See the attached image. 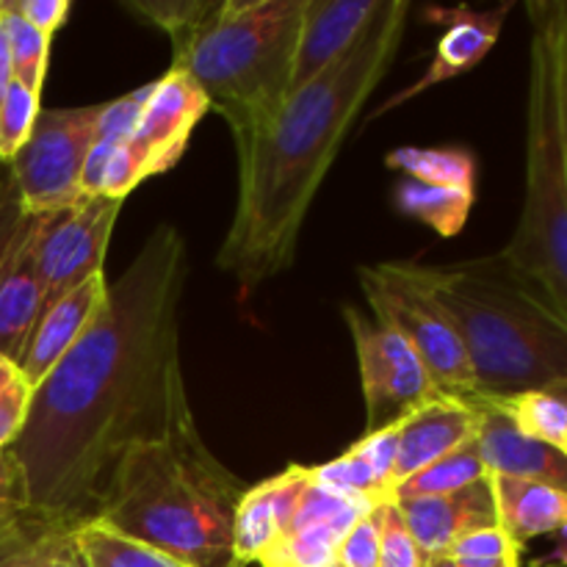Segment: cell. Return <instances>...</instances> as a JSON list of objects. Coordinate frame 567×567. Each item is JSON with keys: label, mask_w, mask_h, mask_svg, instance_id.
<instances>
[{"label": "cell", "mask_w": 567, "mask_h": 567, "mask_svg": "<svg viewBox=\"0 0 567 567\" xmlns=\"http://www.w3.org/2000/svg\"><path fill=\"white\" fill-rule=\"evenodd\" d=\"M476 188L435 186L404 177L396 186V205L413 219L424 221L441 236H457L474 208Z\"/></svg>", "instance_id": "24"}, {"label": "cell", "mask_w": 567, "mask_h": 567, "mask_svg": "<svg viewBox=\"0 0 567 567\" xmlns=\"http://www.w3.org/2000/svg\"><path fill=\"white\" fill-rule=\"evenodd\" d=\"M150 89H153V83H144V86H138L136 92L125 94V97L103 103V114H100L97 127H94L92 144H89V153H86V164H83V175H81L83 197H97L100 194L105 169H109L116 150L131 138L133 127H136L138 122V114H142L144 103H147L150 97Z\"/></svg>", "instance_id": "22"}, {"label": "cell", "mask_w": 567, "mask_h": 567, "mask_svg": "<svg viewBox=\"0 0 567 567\" xmlns=\"http://www.w3.org/2000/svg\"><path fill=\"white\" fill-rule=\"evenodd\" d=\"M548 33L554 50V78H557L559 133H563L565 166H567V0H543Z\"/></svg>", "instance_id": "34"}, {"label": "cell", "mask_w": 567, "mask_h": 567, "mask_svg": "<svg viewBox=\"0 0 567 567\" xmlns=\"http://www.w3.org/2000/svg\"><path fill=\"white\" fill-rule=\"evenodd\" d=\"M14 380H20V371H17V365L11 363V360L0 358V393H3Z\"/></svg>", "instance_id": "43"}, {"label": "cell", "mask_w": 567, "mask_h": 567, "mask_svg": "<svg viewBox=\"0 0 567 567\" xmlns=\"http://www.w3.org/2000/svg\"><path fill=\"white\" fill-rule=\"evenodd\" d=\"M103 103L39 111L31 136L9 161L22 205L31 216L81 203V175Z\"/></svg>", "instance_id": "9"}, {"label": "cell", "mask_w": 567, "mask_h": 567, "mask_svg": "<svg viewBox=\"0 0 567 567\" xmlns=\"http://www.w3.org/2000/svg\"><path fill=\"white\" fill-rule=\"evenodd\" d=\"M360 365V385L365 399V435L388 430L408 419L413 410L443 396L415 349L354 305L343 308Z\"/></svg>", "instance_id": "10"}, {"label": "cell", "mask_w": 567, "mask_h": 567, "mask_svg": "<svg viewBox=\"0 0 567 567\" xmlns=\"http://www.w3.org/2000/svg\"><path fill=\"white\" fill-rule=\"evenodd\" d=\"M308 480L324 491L338 493V496L360 498V502L369 504L396 502V491L391 487V482L371 465V460L365 457L358 443L330 463L308 465Z\"/></svg>", "instance_id": "25"}, {"label": "cell", "mask_w": 567, "mask_h": 567, "mask_svg": "<svg viewBox=\"0 0 567 567\" xmlns=\"http://www.w3.org/2000/svg\"><path fill=\"white\" fill-rule=\"evenodd\" d=\"M513 421L520 435L557 449L567 457V399L557 391H526L513 396H480Z\"/></svg>", "instance_id": "23"}, {"label": "cell", "mask_w": 567, "mask_h": 567, "mask_svg": "<svg viewBox=\"0 0 567 567\" xmlns=\"http://www.w3.org/2000/svg\"><path fill=\"white\" fill-rule=\"evenodd\" d=\"M31 225V214L25 210L9 164H0V266L17 247L25 227Z\"/></svg>", "instance_id": "36"}, {"label": "cell", "mask_w": 567, "mask_h": 567, "mask_svg": "<svg viewBox=\"0 0 567 567\" xmlns=\"http://www.w3.org/2000/svg\"><path fill=\"white\" fill-rule=\"evenodd\" d=\"M186 241L155 227L81 341L31 391L11 452L31 509L81 526L97 515L111 471L131 449L197 426L181 369Z\"/></svg>", "instance_id": "1"}, {"label": "cell", "mask_w": 567, "mask_h": 567, "mask_svg": "<svg viewBox=\"0 0 567 567\" xmlns=\"http://www.w3.org/2000/svg\"><path fill=\"white\" fill-rule=\"evenodd\" d=\"M382 0H308L299 28L291 89L305 86L336 64L371 25Z\"/></svg>", "instance_id": "17"}, {"label": "cell", "mask_w": 567, "mask_h": 567, "mask_svg": "<svg viewBox=\"0 0 567 567\" xmlns=\"http://www.w3.org/2000/svg\"><path fill=\"white\" fill-rule=\"evenodd\" d=\"M25 509H31L25 471H22L14 452H11V449H3V452H0V526L20 518Z\"/></svg>", "instance_id": "37"}, {"label": "cell", "mask_w": 567, "mask_h": 567, "mask_svg": "<svg viewBox=\"0 0 567 567\" xmlns=\"http://www.w3.org/2000/svg\"><path fill=\"white\" fill-rule=\"evenodd\" d=\"M308 465H288L282 474L247 487L233 520V546L238 565L260 563L288 535L302 493L308 491Z\"/></svg>", "instance_id": "16"}, {"label": "cell", "mask_w": 567, "mask_h": 567, "mask_svg": "<svg viewBox=\"0 0 567 567\" xmlns=\"http://www.w3.org/2000/svg\"><path fill=\"white\" fill-rule=\"evenodd\" d=\"M498 524L518 546L535 537H551L567 524V493L540 482L491 476Z\"/></svg>", "instance_id": "20"}, {"label": "cell", "mask_w": 567, "mask_h": 567, "mask_svg": "<svg viewBox=\"0 0 567 567\" xmlns=\"http://www.w3.org/2000/svg\"><path fill=\"white\" fill-rule=\"evenodd\" d=\"M551 391H557V393H563V396L567 399V385H559V388H551Z\"/></svg>", "instance_id": "45"}, {"label": "cell", "mask_w": 567, "mask_h": 567, "mask_svg": "<svg viewBox=\"0 0 567 567\" xmlns=\"http://www.w3.org/2000/svg\"><path fill=\"white\" fill-rule=\"evenodd\" d=\"M513 3H502L496 9L487 11H474V9H430V20H435V25H443L441 39L435 44V55H432L430 66L424 70V75L415 83H410L408 89H402L399 94H391L380 109L371 114V120L388 114V111L399 109L408 100L419 97L426 89H435L441 83L452 81V78L465 75V72L474 70L482 59L493 50V44L498 42V33H502L504 20H507Z\"/></svg>", "instance_id": "12"}, {"label": "cell", "mask_w": 567, "mask_h": 567, "mask_svg": "<svg viewBox=\"0 0 567 567\" xmlns=\"http://www.w3.org/2000/svg\"><path fill=\"white\" fill-rule=\"evenodd\" d=\"M33 221L0 266V358L17 365L28 336L44 310V288L33 260Z\"/></svg>", "instance_id": "19"}, {"label": "cell", "mask_w": 567, "mask_h": 567, "mask_svg": "<svg viewBox=\"0 0 567 567\" xmlns=\"http://www.w3.org/2000/svg\"><path fill=\"white\" fill-rule=\"evenodd\" d=\"M105 299H109V280L103 271V275L89 277L75 291L44 305L31 336H28L25 349L17 360V371L28 385L37 388L70 354V349L97 319Z\"/></svg>", "instance_id": "15"}, {"label": "cell", "mask_w": 567, "mask_h": 567, "mask_svg": "<svg viewBox=\"0 0 567 567\" xmlns=\"http://www.w3.org/2000/svg\"><path fill=\"white\" fill-rule=\"evenodd\" d=\"M426 567H457V565H454L452 559H446V557H443V559H435V563H430V565H426Z\"/></svg>", "instance_id": "44"}, {"label": "cell", "mask_w": 567, "mask_h": 567, "mask_svg": "<svg viewBox=\"0 0 567 567\" xmlns=\"http://www.w3.org/2000/svg\"><path fill=\"white\" fill-rule=\"evenodd\" d=\"M75 540L92 567H186L158 548L120 535L97 518L78 526Z\"/></svg>", "instance_id": "28"}, {"label": "cell", "mask_w": 567, "mask_h": 567, "mask_svg": "<svg viewBox=\"0 0 567 567\" xmlns=\"http://www.w3.org/2000/svg\"><path fill=\"white\" fill-rule=\"evenodd\" d=\"M39 100H42V94L31 92L20 81L9 86L3 103H0V164H9L20 153L22 144L28 142L39 111H42Z\"/></svg>", "instance_id": "32"}, {"label": "cell", "mask_w": 567, "mask_h": 567, "mask_svg": "<svg viewBox=\"0 0 567 567\" xmlns=\"http://www.w3.org/2000/svg\"><path fill=\"white\" fill-rule=\"evenodd\" d=\"M210 111L203 89L181 70L153 81L131 138L111 158L100 194L125 203L127 194L147 177L164 175L181 161L194 127Z\"/></svg>", "instance_id": "8"}, {"label": "cell", "mask_w": 567, "mask_h": 567, "mask_svg": "<svg viewBox=\"0 0 567 567\" xmlns=\"http://www.w3.org/2000/svg\"><path fill=\"white\" fill-rule=\"evenodd\" d=\"M358 277L371 316L396 330L415 349L443 396H480L463 338L415 275V264L360 266Z\"/></svg>", "instance_id": "7"}, {"label": "cell", "mask_w": 567, "mask_h": 567, "mask_svg": "<svg viewBox=\"0 0 567 567\" xmlns=\"http://www.w3.org/2000/svg\"><path fill=\"white\" fill-rule=\"evenodd\" d=\"M520 554L524 546H518L498 524L460 537L446 559L457 567H520Z\"/></svg>", "instance_id": "31"}, {"label": "cell", "mask_w": 567, "mask_h": 567, "mask_svg": "<svg viewBox=\"0 0 567 567\" xmlns=\"http://www.w3.org/2000/svg\"><path fill=\"white\" fill-rule=\"evenodd\" d=\"M380 567H426L424 554L419 551L413 535L408 532L396 502L385 504V509H382Z\"/></svg>", "instance_id": "35"}, {"label": "cell", "mask_w": 567, "mask_h": 567, "mask_svg": "<svg viewBox=\"0 0 567 567\" xmlns=\"http://www.w3.org/2000/svg\"><path fill=\"white\" fill-rule=\"evenodd\" d=\"M480 404L474 399L437 396L396 424V465L393 487L408 482L426 465L446 457L480 435Z\"/></svg>", "instance_id": "13"}, {"label": "cell", "mask_w": 567, "mask_h": 567, "mask_svg": "<svg viewBox=\"0 0 567 567\" xmlns=\"http://www.w3.org/2000/svg\"><path fill=\"white\" fill-rule=\"evenodd\" d=\"M53 567H92V565H89L86 554H83L81 546H78L75 532H72V537H70V540H66V546L61 548L59 559H55Z\"/></svg>", "instance_id": "42"}, {"label": "cell", "mask_w": 567, "mask_h": 567, "mask_svg": "<svg viewBox=\"0 0 567 567\" xmlns=\"http://www.w3.org/2000/svg\"><path fill=\"white\" fill-rule=\"evenodd\" d=\"M415 275L457 327L480 396L567 385V316L502 255Z\"/></svg>", "instance_id": "4"}, {"label": "cell", "mask_w": 567, "mask_h": 567, "mask_svg": "<svg viewBox=\"0 0 567 567\" xmlns=\"http://www.w3.org/2000/svg\"><path fill=\"white\" fill-rule=\"evenodd\" d=\"M396 504L426 565L446 557L460 537L476 529H487V526H498L491 476L457 493H446V496L399 498Z\"/></svg>", "instance_id": "14"}, {"label": "cell", "mask_w": 567, "mask_h": 567, "mask_svg": "<svg viewBox=\"0 0 567 567\" xmlns=\"http://www.w3.org/2000/svg\"><path fill=\"white\" fill-rule=\"evenodd\" d=\"M308 0H219L205 25L175 50L172 70L203 89L230 131L266 120L291 92Z\"/></svg>", "instance_id": "5"}, {"label": "cell", "mask_w": 567, "mask_h": 567, "mask_svg": "<svg viewBox=\"0 0 567 567\" xmlns=\"http://www.w3.org/2000/svg\"><path fill=\"white\" fill-rule=\"evenodd\" d=\"M247 485L205 446L199 426L131 449L94 518L186 567H241L233 520Z\"/></svg>", "instance_id": "3"}, {"label": "cell", "mask_w": 567, "mask_h": 567, "mask_svg": "<svg viewBox=\"0 0 567 567\" xmlns=\"http://www.w3.org/2000/svg\"><path fill=\"white\" fill-rule=\"evenodd\" d=\"M529 567H554V565H540V563H537V559H535V563H532Z\"/></svg>", "instance_id": "46"}, {"label": "cell", "mask_w": 567, "mask_h": 567, "mask_svg": "<svg viewBox=\"0 0 567 567\" xmlns=\"http://www.w3.org/2000/svg\"><path fill=\"white\" fill-rule=\"evenodd\" d=\"M385 164L410 181L476 188V158L465 147H396L385 155Z\"/></svg>", "instance_id": "26"}, {"label": "cell", "mask_w": 567, "mask_h": 567, "mask_svg": "<svg viewBox=\"0 0 567 567\" xmlns=\"http://www.w3.org/2000/svg\"><path fill=\"white\" fill-rule=\"evenodd\" d=\"M0 20H3L6 39L11 50V66H14V81L28 86L31 92L42 94L44 75H48L50 59V37L22 20L6 0H0Z\"/></svg>", "instance_id": "29"}, {"label": "cell", "mask_w": 567, "mask_h": 567, "mask_svg": "<svg viewBox=\"0 0 567 567\" xmlns=\"http://www.w3.org/2000/svg\"><path fill=\"white\" fill-rule=\"evenodd\" d=\"M31 391L25 380H14L3 393H0V452L14 446L25 426L28 408H31Z\"/></svg>", "instance_id": "38"}, {"label": "cell", "mask_w": 567, "mask_h": 567, "mask_svg": "<svg viewBox=\"0 0 567 567\" xmlns=\"http://www.w3.org/2000/svg\"><path fill=\"white\" fill-rule=\"evenodd\" d=\"M75 526L39 509L0 526V567H53Z\"/></svg>", "instance_id": "21"}, {"label": "cell", "mask_w": 567, "mask_h": 567, "mask_svg": "<svg viewBox=\"0 0 567 567\" xmlns=\"http://www.w3.org/2000/svg\"><path fill=\"white\" fill-rule=\"evenodd\" d=\"M6 3L11 6V11H17L22 20L31 22L37 31H42L50 39L64 25L66 14H70V0H6Z\"/></svg>", "instance_id": "39"}, {"label": "cell", "mask_w": 567, "mask_h": 567, "mask_svg": "<svg viewBox=\"0 0 567 567\" xmlns=\"http://www.w3.org/2000/svg\"><path fill=\"white\" fill-rule=\"evenodd\" d=\"M526 11L532 20V48L524 208L513 238L498 255L567 316V166L559 133L551 33L543 0L526 3Z\"/></svg>", "instance_id": "6"}, {"label": "cell", "mask_w": 567, "mask_h": 567, "mask_svg": "<svg viewBox=\"0 0 567 567\" xmlns=\"http://www.w3.org/2000/svg\"><path fill=\"white\" fill-rule=\"evenodd\" d=\"M382 509L385 504L371 507L369 513L354 520V526L338 546V567H380Z\"/></svg>", "instance_id": "33"}, {"label": "cell", "mask_w": 567, "mask_h": 567, "mask_svg": "<svg viewBox=\"0 0 567 567\" xmlns=\"http://www.w3.org/2000/svg\"><path fill=\"white\" fill-rule=\"evenodd\" d=\"M480 404V443L482 460L487 465L491 476H513V480L540 482V485H551L557 491L567 493V457L559 454L557 449L537 443L532 437L520 435L513 426V421L504 419L498 410L482 402L480 396L474 399Z\"/></svg>", "instance_id": "18"}, {"label": "cell", "mask_w": 567, "mask_h": 567, "mask_svg": "<svg viewBox=\"0 0 567 567\" xmlns=\"http://www.w3.org/2000/svg\"><path fill=\"white\" fill-rule=\"evenodd\" d=\"M14 83V66H11V50H9V39H6V28L3 20H0V103H3L6 92Z\"/></svg>", "instance_id": "40"}, {"label": "cell", "mask_w": 567, "mask_h": 567, "mask_svg": "<svg viewBox=\"0 0 567 567\" xmlns=\"http://www.w3.org/2000/svg\"><path fill=\"white\" fill-rule=\"evenodd\" d=\"M551 537H554V548L546 554V557L537 559V563L554 565V567H567V524L559 526Z\"/></svg>", "instance_id": "41"}, {"label": "cell", "mask_w": 567, "mask_h": 567, "mask_svg": "<svg viewBox=\"0 0 567 567\" xmlns=\"http://www.w3.org/2000/svg\"><path fill=\"white\" fill-rule=\"evenodd\" d=\"M408 14V0H382L380 14L336 64L291 89L266 120L233 131L238 197L216 266L244 291L291 269L316 192L365 100L391 70Z\"/></svg>", "instance_id": "2"}, {"label": "cell", "mask_w": 567, "mask_h": 567, "mask_svg": "<svg viewBox=\"0 0 567 567\" xmlns=\"http://www.w3.org/2000/svg\"><path fill=\"white\" fill-rule=\"evenodd\" d=\"M336 567H338V565H336Z\"/></svg>", "instance_id": "47"}, {"label": "cell", "mask_w": 567, "mask_h": 567, "mask_svg": "<svg viewBox=\"0 0 567 567\" xmlns=\"http://www.w3.org/2000/svg\"><path fill=\"white\" fill-rule=\"evenodd\" d=\"M120 210L122 199L97 194L55 214L37 216L33 260L44 288V305L75 291L89 277L103 275L111 230Z\"/></svg>", "instance_id": "11"}, {"label": "cell", "mask_w": 567, "mask_h": 567, "mask_svg": "<svg viewBox=\"0 0 567 567\" xmlns=\"http://www.w3.org/2000/svg\"><path fill=\"white\" fill-rule=\"evenodd\" d=\"M487 465L482 460L480 443L468 441L465 446L454 449L446 457L435 460L432 465H426L424 471H419L415 476H410L408 482L396 487V502L399 498H424V496H446V493H457L463 487L476 485V482L487 480Z\"/></svg>", "instance_id": "27"}, {"label": "cell", "mask_w": 567, "mask_h": 567, "mask_svg": "<svg viewBox=\"0 0 567 567\" xmlns=\"http://www.w3.org/2000/svg\"><path fill=\"white\" fill-rule=\"evenodd\" d=\"M216 6L219 0H127L125 9L136 20L161 28L177 50L205 25Z\"/></svg>", "instance_id": "30"}]
</instances>
